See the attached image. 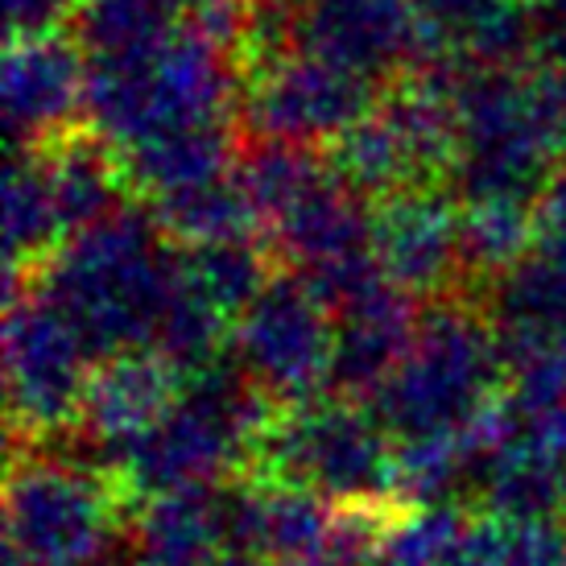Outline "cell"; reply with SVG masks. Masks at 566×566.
Returning <instances> with one entry per match:
<instances>
[{"mask_svg": "<svg viewBox=\"0 0 566 566\" xmlns=\"http://www.w3.org/2000/svg\"><path fill=\"white\" fill-rule=\"evenodd\" d=\"M232 360L277 409L335 394V311L294 273H277L232 331Z\"/></svg>", "mask_w": 566, "mask_h": 566, "instance_id": "cell-9", "label": "cell"}, {"mask_svg": "<svg viewBox=\"0 0 566 566\" xmlns=\"http://www.w3.org/2000/svg\"><path fill=\"white\" fill-rule=\"evenodd\" d=\"M394 459L397 442L377 409L327 394L273 413L244 480L302 488L327 504H401Z\"/></svg>", "mask_w": 566, "mask_h": 566, "instance_id": "cell-6", "label": "cell"}, {"mask_svg": "<svg viewBox=\"0 0 566 566\" xmlns=\"http://www.w3.org/2000/svg\"><path fill=\"white\" fill-rule=\"evenodd\" d=\"M116 566H154V563H145V558H128V563H116Z\"/></svg>", "mask_w": 566, "mask_h": 566, "instance_id": "cell-29", "label": "cell"}, {"mask_svg": "<svg viewBox=\"0 0 566 566\" xmlns=\"http://www.w3.org/2000/svg\"><path fill=\"white\" fill-rule=\"evenodd\" d=\"M475 302L501 335L509 368L566 352V252L534 249Z\"/></svg>", "mask_w": 566, "mask_h": 566, "instance_id": "cell-16", "label": "cell"}, {"mask_svg": "<svg viewBox=\"0 0 566 566\" xmlns=\"http://www.w3.org/2000/svg\"><path fill=\"white\" fill-rule=\"evenodd\" d=\"M413 9L422 25V63H530V4L525 0H413Z\"/></svg>", "mask_w": 566, "mask_h": 566, "instance_id": "cell-17", "label": "cell"}, {"mask_svg": "<svg viewBox=\"0 0 566 566\" xmlns=\"http://www.w3.org/2000/svg\"><path fill=\"white\" fill-rule=\"evenodd\" d=\"M178 397H182V373L170 360H161L154 347L108 356L87 377L75 434L95 442L108 459L149 434Z\"/></svg>", "mask_w": 566, "mask_h": 566, "instance_id": "cell-15", "label": "cell"}, {"mask_svg": "<svg viewBox=\"0 0 566 566\" xmlns=\"http://www.w3.org/2000/svg\"><path fill=\"white\" fill-rule=\"evenodd\" d=\"M174 9H182V13H199L207 4H220V0H170Z\"/></svg>", "mask_w": 566, "mask_h": 566, "instance_id": "cell-27", "label": "cell"}, {"mask_svg": "<svg viewBox=\"0 0 566 566\" xmlns=\"http://www.w3.org/2000/svg\"><path fill=\"white\" fill-rule=\"evenodd\" d=\"M87 116V54L75 38H13L4 50V125L17 149L63 137Z\"/></svg>", "mask_w": 566, "mask_h": 566, "instance_id": "cell-13", "label": "cell"}, {"mask_svg": "<svg viewBox=\"0 0 566 566\" xmlns=\"http://www.w3.org/2000/svg\"><path fill=\"white\" fill-rule=\"evenodd\" d=\"M530 66L566 80V0H537L530 9Z\"/></svg>", "mask_w": 566, "mask_h": 566, "instance_id": "cell-25", "label": "cell"}, {"mask_svg": "<svg viewBox=\"0 0 566 566\" xmlns=\"http://www.w3.org/2000/svg\"><path fill=\"white\" fill-rule=\"evenodd\" d=\"M178 9L170 0H83L71 38L83 46L87 63L142 59L178 33Z\"/></svg>", "mask_w": 566, "mask_h": 566, "instance_id": "cell-23", "label": "cell"}, {"mask_svg": "<svg viewBox=\"0 0 566 566\" xmlns=\"http://www.w3.org/2000/svg\"><path fill=\"white\" fill-rule=\"evenodd\" d=\"M418 302L373 277L335 306V394L373 406L418 335Z\"/></svg>", "mask_w": 566, "mask_h": 566, "instance_id": "cell-14", "label": "cell"}, {"mask_svg": "<svg viewBox=\"0 0 566 566\" xmlns=\"http://www.w3.org/2000/svg\"><path fill=\"white\" fill-rule=\"evenodd\" d=\"M174 273L195 298L237 327L277 277V261L265 240H232L207 249H174Z\"/></svg>", "mask_w": 566, "mask_h": 566, "instance_id": "cell-22", "label": "cell"}, {"mask_svg": "<svg viewBox=\"0 0 566 566\" xmlns=\"http://www.w3.org/2000/svg\"><path fill=\"white\" fill-rule=\"evenodd\" d=\"M133 504L108 468L54 447H13L4 480L9 558L25 566H99L128 534Z\"/></svg>", "mask_w": 566, "mask_h": 566, "instance_id": "cell-5", "label": "cell"}, {"mask_svg": "<svg viewBox=\"0 0 566 566\" xmlns=\"http://www.w3.org/2000/svg\"><path fill=\"white\" fill-rule=\"evenodd\" d=\"M128 537L154 566H216L232 554V488L154 496L133 509Z\"/></svg>", "mask_w": 566, "mask_h": 566, "instance_id": "cell-18", "label": "cell"}, {"mask_svg": "<svg viewBox=\"0 0 566 566\" xmlns=\"http://www.w3.org/2000/svg\"><path fill=\"white\" fill-rule=\"evenodd\" d=\"M534 220H537V249L566 252V161L551 174V182L537 195Z\"/></svg>", "mask_w": 566, "mask_h": 566, "instance_id": "cell-26", "label": "cell"}, {"mask_svg": "<svg viewBox=\"0 0 566 566\" xmlns=\"http://www.w3.org/2000/svg\"><path fill=\"white\" fill-rule=\"evenodd\" d=\"M42 290L83 335L95 364L154 347L174 290V249L142 203L120 207L38 269Z\"/></svg>", "mask_w": 566, "mask_h": 566, "instance_id": "cell-1", "label": "cell"}, {"mask_svg": "<svg viewBox=\"0 0 566 566\" xmlns=\"http://www.w3.org/2000/svg\"><path fill=\"white\" fill-rule=\"evenodd\" d=\"M240 92L237 59L182 21L170 42L142 59L87 63L83 125L120 158L178 128L240 125Z\"/></svg>", "mask_w": 566, "mask_h": 566, "instance_id": "cell-4", "label": "cell"}, {"mask_svg": "<svg viewBox=\"0 0 566 566\" xmlns=\"http://www.w3.org/2000/svg\"><path fill=\"white\" fill-rule=\"evenodd\" d=\"M4 566H25V563H17V558H9V563H4Z\"/></svg>", "mask_w": 566, "mask_h": 566, "instance_id": "cell-30", "label": "cell"}, {"mask_svg": "<svg viewBox=\"0 0 566 566\" xmlns=\"http://www.w3.org/2000/svg\"><path fill=\"white\" fill-rule=\"evenodd\" d=\"M240 125H199L178 128L166 137L137 145L120 154V170H125L128 195L137 203H154L166 195H182V190L220 182L240 166Z\"/></svg>", "mask_w": 566, "mask_h": 566, "instance_id": "cell-19", "label": "cell"}, {"mask_svg": "<svg viewBox=\"0 0 566 566\" xmlns=\"http://www.w3.org/2000/svg\"><path fill=\"white\" fill-rule=\"evenodd\" d=\"M232 554L265 566H352L339 504L265 480L232 488Z\"/></svg>", "mask_w": 566, "mask_h": 566, "instance_id": "cell-12", "label": "cell"}, {"mask_svg": "<svg viewBox=\"0 0 566 566\" xmlns=\"http://www.w3.org/2000/svg\"><path fill=\"white\" fill-rule=\"evenodd\" d=\"M563 530H566V517H563Z\"/></svg>", "mask_w": 566, "mask_h": 566, "instance_id": "cell-32", "label": "cell"}, {"mask_svg": "<svg viewBox=\"0 0 566 566\" xmlns=\"http://www.w3.org/2000/svg\"><path fill=\"white\" fill-rule=\"evenodd\" d=\"M216 566H265V563H256V558H244V554H228L223 563H216Z\"/></svg>", "mask_w": 566, "mask_h": 566, "instance_id": "cell-28", "label": "cell"}, {"mask_svg": "<svg viewBox=\"0 0 566 566\" xmlns=\"http://www.w3.org/2000/svg\"><path fill=\"white\" fill-rule=\"evenodd\" d=\"M373 261L380 277L413 302L459 298V199L442 187H418L373 203Z\"/></svg>", "mask_w": 566, "mask_h": 566, "instance_id": "cell-11", "label": "cell"}, {"mask_svg": "<svg viewBox=\"0 0 566 566\" xmlns=\"http://www.w3.org/2000/svg\"><path fill=\"white\" fill-rule=\"evenodd\" d=\"M83 0H4V30L13 38H50L75 25Z\"/></svg>", "mask_w": 566, "mask_h": 566, "instance_id": "cell-24", "label": "cell"}, {"mask_svg": "<svg viewBox=\"0 0 566 566\" xmlns=\"http://www.w3.org/2000/svg\"><path fill=\"white\" fill-rule=\"evenodd\" d=\"M290 50H311L373 83L406 80L422 63V25L413 0H273Z\"/></svg>", "mask_w": 566, "mask_h": 566, "instance_id": "cell-10", "label": "cell"}, {"mask_svg": "<svg viewBox=\"0 0 566 566\" xmlns=\"http://www.w3.org/2000/svg\"><path fill=\"white\" fill-rule=\"evenodd\" d=\"M525 4H530V9H534V4H537V0H525Z\"/></svg>", "mask_w": 566, "mask_h": 566, "instance_id": "cell-31", "label": "cell"}, {"mask_svg": "<svg viewBox=\"0 0 566 566\" xmlns=\"http://www.w3.org/2000/svg\"><path fill=\"white\" fill-rule=\"evenodd\" d=\"M71 318L33 285H9L4 311V397L13 447H50L80 430V406L95 368Z\"/></svg>", "mask_w": 566, "mask_h": 566, "instance_id": "cell-7", "label": "cell"}, {"mask_svg": "<svg viewBox=\"0 0 566 566\" xmlns=\"http://www.w3.org/2000/svg\"><path fill=\"white\" fill-rule=\"evenodd\" d=\"M273 413L277 406L228 356L182 380V397L170 413L125 451L108 455L104 468L133 509L154 496L240 484Z\"/></svg>", "mask_w": 566, "mask_h": 566, "instance_id": "cell-2", "label": "cell"}, {"mask_svg": "<svg viewBox=\"0 0 566 566\" xmlns=\"http://www.w3.org/2000/svg\"><path fill=\"white\" fill-rule=\"evenodd\" d=\"M537 249L534 203L513 199H459V252H463V285L472 298L488 294Z\"/></svg>", "mask_w": 566, "mask_h": 566, "instance_id": "cell-20", "label": "cell"}, {"mask_svg": "<svg viewBox=\"0 0 566 566\" xmlns=\"http://www.w3.org/2000/svg\"><path fill=\"white\" fill-rule=\"evenodd\" d=\"M509 377L513 368L484 306L447 298L422 315L406 360L373 397V409L394 442L472 434L504 401Z\"/></svg>", "mask_w": 566, "mask_h": 566, "instance_id": "cell-3", "label": "cell"}, {"mask_svg": "<svg viewBox=\"0 0 566 566\" xmlns=\"http://www.w3.org/2000/svg\"><path fill=\"white\" fill-rule=\"evenodd\" d=\"M149 211L154 228L170 249H207V244H232V240H261V220L252 211L244 182L228 174L220 182L166 195L154 203H142Z\"/></svg>", "mask_w": 566, "mask_h": 566, "instance_id": "cell-21", "label": "cell"}, {"mask_svg": "<svg viewBox=\"0 0 566 566\" xmlns=\"http://www.w3.org/2000/svg\"><path fill=\"white\" fill-rule=\"evenodd\" d=\"M380 83L368 75L311 54L282 50L277 59L252 66L240 92V133L249 142L323 149L360 125L377 108Z\"/></svg>", "mask_w": 566, "mask_h": 566, "instance_id": "cell-8", "label": "cell"}]
</instances>
